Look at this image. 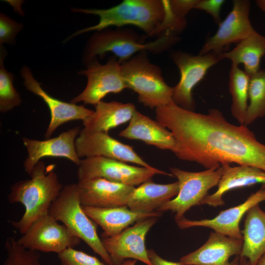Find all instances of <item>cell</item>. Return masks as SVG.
Segmentation results:
<instances>
[{"instance_id":"37","label":"cell","mask_w":265,"mask_h":265,"mask_svg":"<svg viewBox=\"0 0 265 265\" xmlns=\"http://www.w3.org/2000/svg\"><path fill=\"white\" fill-rule=\"evenodd\" d=\"M136 263V260L128 259L125 260L122 264L120 265H135Z\"/></svg>"},{"instance_id":"14","label":"cell","mask_w":265,"mask_h":265,"mask_svg":"<svg viewBox=\"0 0 265 265\" xmlns=\"http://www.w3.org/2000/svg\"><path fill=\"white\" fill-rule=\"evenodd\" d=\"M75 148L78 157H103L124 162L136 163L151 168L136 154L133 147L112 138L108 133L80 130L75 140Z\"/></svg>"},{"instance_id":"4","label":"cell","mask_w":265,"mask_h":265,"mask_svg":"<svg viewBox=\"0 0 265 265\" xmlns=\"http://www.w3.org/2000/svg\"><path fill=\"white\" fill-rule=\"evenodd\" d=\"M73 11L96 15L99 17V23L79 30L70 37L84 32L101 31L110 26L120 27L132 25L142 29L146 38L159 34V29L166 15L163 0H124L121 3L108 9H76Z\"/></svg>"},{"instance_id":"7","label":"cell","mask_w":265,"mask_h":265,"mask_svg":"<svg viewBox=\"0 0 265 265\" xmlns=\"http://www.w3.org/2000/svg\"><path fill=\"white\" fill-rule=\"evenodd\" d=\"M169 169L171 174L178 179L179 191L174 199L156 211L175 212V221L184 216L185 213L192 207L200 205L209 189L218 185L222 174L221 165L200 172H189L177 167Z\"/></svg>"},{"instance_id":"10","label":"cell","mask_w":265,"mask_h":265,"mask_svg":"<svg viewBox=\"0 0 265 265\" xmlns=\"http://www.w3.org/2000/svg\"><path fill=\"white\" fill-rule=\"evenodd\" d=\"M87 69L79 74L85 75L87 83L84 90L70 103L82 102L96 106L109 93H118L127 88L121 73V64L113 56L105 64H100L96 57L87 64Z\"/></svg>"},{"instance_id":"28","label":"cell","mask_w":265,"mask_h":265,"mask_svg":"<svg viewBox=\"0 0 265 265\" xmlns=\"http://www.w3.org/2000/svg\"><path fill=\"white\" fill-rule=\"evenodd\" d=\"M248 99L243 124L247 127L265 116V70L260 69L250 76Z\"/></svg>"},{"instance_id":"1","label":"cell","mask_w":265,"mask_h":265,"mask_svg":"<svg viewBox=\"0 0 265 265\" xmlns=\"http://www.w3.org/2000/svg\"><path fill=\"white\" fill-rule=\"evenodd\" d=\"M155 116L172 133L176 141L172 152L180 159L207 169L234 162L265 171V145L247 126L228 122L219 110L201 114L172 102L155 108Z\"/></svg>"},{"instance_id":"39","label":"cell","mask_w":265,"mask_h":265,"mask_svg":"<svg viewBox=\"0 0 265 265\" xmlns=\"http://www.w3.org/2000/svg\"><path fill=\"white\" fill-rule=\"evenodd\" d=\"M257 265H265V254L261 258Z\"/></svg>"},{"instance_id":"2","label":"cell","mask_w":265,"mask_h":265,"mask_svg":"<svg viewBox=\"0 0 265 265\" xmlns=\"http://www.w3.org/2000/svg\"><path fill=\"white\" fill-rule=\"evenodd\" d=\"M54 168V165L46 166L40 160L29 175L30 179L17 182L10 187L8 201L21 203L25 210L18 221L9 222L22 235L36 220L49 213L52 204L63 187Z\"/></svg>"},{"instance_id":"9","label":"cell","mask_w":265,"mask_h":265,"mask_svg":"<svg viewBox=\"0 0 265 265\" xmlns=\"http://www.w3.org/2000/svg\"><path fill=\"white\" fill-rule=\"evenodd\" d=\"M170 57L180 72V80L173 87V102L185 109L194 111L195 102L192 89L204 79L211 67L222 60L220 53L211 52L203 55H194L175 51L171 53Z\"/></svg>"},{"instance_id":"16","label":"cell","mask_w":265,"mask_h":265,"mask_svg":"<svg viewBox=\"0 0 265 265\" xmlns=\"http://www.w3.org/2000/svg\"><path fill=\"white\" fill-rule=\"evenodd\" d=\"M264 201H265V185L252 194L243 203L221 211L214 218L194 220L183 216L175 221L182 229L196 226L206 227L228 237L243 239L241 231L239 229L241 218L250 209Z\"/></svg>"},{"instance_id":"24","label":"cell","mask_w":265,"mask_h":265,"mask_svg":"<svg viewBox=\"0 0 265 265\" xmlns=\"http://www.w3.org/2000/svg\"><path fill=\"white\" fill-rule=\"evenodd\" d=\"M241 234L243 245L240 258L247 259L250 265H257L265 254V212L259 204L246 212Z\"/></svg>"},{"instance_id":"3","label":"cell","mask_w":265,"mask_h":265,"mask_svg":"<svg viewBox=\"0 0 265 265\" xmlns=\"http://www.w3.org/2000/svg\"><path fill=\"white\" fill-rule=\"evenodd\" d=\"M146 36L139 35L130 28L117 27L97 31L89 39L83 54V62L87 64L99 55L103 58L111 52L121 64L127 61L136 53L142 52L161 53L180 41L177 34L166 30L156 40L146 42Z\"/></svg>"},{"instance_id":"26","label":"cell","mask_w":265,"mask_h":265,"mask_svg":"<svg viewBox=\"0 0 265 265\" xmlns=\"http://www.w3.org/2000/svg\"><path fill=\"white\" fill-rule=\"evenodd\" d=\"M265 55V36L256 31L237 44L228 52L220 53L222 59H228L232 63L243 64L244 71L250 76L260 70L261 58Z\"/></svg>"},{"instance_id":"19","label":"cell","mask_w":265,"mask_h":265,"mask_svg":"<svg viewBox=\"0 0 265 265\" xmlns=\"http://www.w3.org/2000/svg\"><path fill=\"white\" fill-rule=\"evenodd\" d=\"M21 74L26 89L40 96L50 110L51 121L44 135L45 139H49L54 131L63 124L77 120L83 121L94 112V110L86 108L83 105L66 103L51 96L42 89L27 66L22 68Z\"/></svg>"},{"instance_id":"33","label":"cell","mask_w":265,"mask_h":265,"mask_svg":"<svg viewBox=\"0 0 265 265\" xmlns=\"http://www.w3.org/2000/svg\"><path fill=\"white\" fill-rule=\"evenodd\" d=\"M224 0H198L194 9L206 11L212 17L214 22L219 25L221 21L220 16L221 8Z\"/></svg>"},{"instance_id":"17","label":"cell","mask_w":265,"mask_h":265,"mask_svg":"<svg viewBox=\"0 0 265 265\" xmlns=\"http://www.w3.org/2000/svg\"><path fill=\"white\" fill-rule=\"evenodd\" d=\"M243 239L234 238L212 232L205 243L180 260L184 265H239L240 258L231 262L230 258L240 255Z\"/></svg>"},{"instance_id":"22","label":"cell","mask_w":265,"mask_h":265,"mask_svg":"<svg viewBox=\"0 0 265 265\" xmlns=\"http://www.w3.org/2000/svg\"><path fill=\"white\" fill-rule=\"evenodd\" d=\"M221 166L222 174L217 190L211 195H207L200 205L207 204L214 207L222 206L224 204L223 194L231 189L259 183L265 185V171L261 169L245 165L232 167L229 163Z\"/></svg>"},{"instance_id":"34","label":"cell","mask_w":265,"mask_h":265,"mask_svg":"<svg viewBox=\"0 0 265 265\" xmlns=\"http://www.w3.org/2000/svg\"><path fill=\"white\" fill-rule=\"evenodd\" d=\"M198 0H170L168 5L171 12L177 17L185 18L188 12L194 7Z\"/></svg>"},{"instance_id":"31","label":"cell","mask_w":265,"mask_h":265,"mask_svg":"<svg viewBox=\"0 0 265 265\" xmlns=\"http://www.w3.org/2000/svg\"><path fill=\"white\" fill-rule=\"evenodd\" d=\"M61 265H108L91 256L73 247L68 248L57 254Z\"/></svg>"},{"instance_id":"32","label":"cell","mask_w":265,"mask_h":265,"mask_svg":"<svg viewBox=\"0 0 265 265\" xmlns=\"http://www.w3.org/2000/svg\"><path fill=\"white\" fill-rule=\"evenodd\" d=\"M23 26L0 13V43H11L16 37L17 33L22 28Z\"/></svg>"},{"instance_id":"8","label":"cell","mask_w":265,"mask_h":265,"mask_svg":"<svg viewBox=\"0 0 265 265\" xmlns=\"http://www.w3.org/2000/svg\"><path fill=\"white\" fill-rule=\"evenodd\" d=\"M156 174L174 177L152 167H137L118 160L103 157L86 158L78 166V181L102 178L109 181L134 186L150 181Z\"/></svg>"},{"instance_id":"11","label":"cell","mask_w":265,"mask_h":265,"mask_svg":"<svg viewBox=\"0 0 265 265\" xmlns=\"http://www.w3.org/2000/svg\"><path fill=\"white\" fill-rule=\"evenodd\" d=\"M80 240L48 213L36 220L17 241L27 249L58 254Z\"/></svg>"},{"instance_id":"12","label":"cell","mask_w":265,"mask_h":265,"mask_svg":"<svg viewBox=\"0 0 265 265\" xmlns=\"http://www.w3.org/2000/svg\"><path fill=\"white\" fill-rule=\"evenodd\" d=\"M250 7L249 0H233L232 10L218 25L215 33L206 40L198 54L221 53L231 44H238L254 33L249 17Z\"/></svg>"},{"instance_id":"13","label":"cell","mask_w":265,"mask_h":265,"mask_svg":"<svg viewBox=\"0 0 265 265\" xmlns=\"http://www.w3.org/2000/svg\"><path fill=\"white\" fill-rule=\"evenodd\" d=\"M159 218L153 217L139 220L117 235L101 239L114 265H120L128 259L151 265L145 244V237Z\"/></svg>"},{"instance_id":"18","label":"cell","mask_w":265,"mask_h":265,"mask_svg":"<svg viewBox=\"0 0 265 265\" xmlns=\"http://www.w3.org/2000/svg\"><path fill=\"white\" fill-rule=\"evenodd\" d=\"M81 206L100 208L127 206L134 186L96 178L78 181Z\"/></svg>"},{"instance_id":"20","label":"cell","mask_w":265,"mask_h":265,"mask_svg":"<svg viewBox=\"0 0 265 265\" xmlns=\"http://www.w3.org/2000/svg\"><path fill=\"white\" fill-rule=\"evenodd\" d=\"M85 214L103 229L102 238L117 235L130 225L148 218L162 216V212H141L132 211L127 206L100 208L82 206Z\"/></svg>"},{"instance_id":"30","label":"cell","mask_w":265,"mask_h":265,"mask_svg":"<svg viewBox=\"0 0 265 265\" xmlns=\"http://www.w3.org/2000/svg\"><path fill=\"white\" fill-rule=\"evenodd\" d=\"M6 256L3 265H42L37 251L21 245L14 237H8L4 242Z\"/></svg>"},{"instance_id":"29","label":"cell","mask_w":265,"mask_h":265,"mask_svg":"<svg viewBox=\"0 0 265 265\" xmlns=\"http://www.w3.org/2000/svg\"><path fill=\"white\" fill-rule=\"evenodd\" d=\"M0 111L6 112L20 105L22 100L20 94L13 86L14 77L3 66V50L0 48Z\"/></svg>"},{"instance_id":"5","label":"cell","mask_w":265,"mask_h":265,"mask_svg":"<svg viewBox=\"0 0 265 265\" xmlns=\"http://www.w3.org/2000/svg\"><path fill=\"white\" fill-rule=\"evenodd\" d=\"M147 53H139L122 63L121 73L127 88L137 93L138 102L153 109L173 102V87L167 84L160 68L150 61Z\"/></svg>"},{"instance_id":"21","label":"cell","mask_w":265,"mask_h":265,"mask_svg":"<svg viewBox=\"0 0 265 265\" xmlns=\"http://www.w3.org/2000/svg\"><path fill=\"white\" fill-rule=\"evenodd\" d=\"M119 135L129 139L139 140L161 150L173 152L176 147L175 139L170 131L158 121L151 119L136 109L128 126L120 132Z\"/></svg>"},{"instance_id":"35","label":"cell","mask_w":265,"mask_h":265,"mask_svg":"<svg viewBox=\"0 0 265 265\" xmlns=\"http://www.w3.org/2000/svg\"><path fill=\"white\" fill-rule=\"evenodd\" d=\"M148 254L151 262L150 265H184L181 263L166 261L159 256L154 250H148Z\"/></svg>"},{"instance_id":"15","label":"cell","mask_w":265,"mask_h":265,"mask_svg":"<svg viewBox=\"0 0 265 265\" xmlns=\"http://www.w3.org/2000/svg\"><path fill=\"white\" fill-rule=\"evenodd\" d=\"M80 131V128L76 127L57 137L45 140L23 137L22 140L28 153L24 162L25 171L30 175L37 162L47 157L66 158L79 166L81 159L77 154L75 144Z\"/></svg>"},{"instance_id":"25","label":"cell","mask_w":265,"mask_h":265,"mask_svg":"<svg viewBox=\"0 0 265 265\" xmlns=\"http://www.w3.org/2000/svg\"><path fill=\"white\" fill-rule=\"evenodd\" d=\"M95 107L94 112L82 121L83 129L106 133L110 129L130 121L136 110L132 103L123 104L116 101H101Z\"/></svg>"},{"instance_id":"38","label":"cell","mask_w":265,"mask_h":265,"mask_svg":"<svg viewBox=\"0 0 265 265\" xmlns=\"http://www.w3.org/2000/svg\"><path fill=\"white\" fill-rule=\"evenodd\" d=\"M239 265H250L248 261L244 258H240Z\"/></svg>"},{"instance_id":"27","label":"cell","mask_w":265,"mask_h":265,"mask_svg":"<svg viewBox=\"0 0 265 265\" xmlns=\"http://www.w3.org/2000/svg\"><path fill=\"white\" fill-rule=\"evenodd\" d=\"M250 76L238 65L231 64L229 72V91L232 96L231 107L233 116L240 124H244L248 106Z\"/></svg>"},{"instance_id":"23","label":"cell","mask_w":265,"mask_h":265,"mask_svg":"<svg viewBox=\"0 0 265 265\" xmlns=\"http://www.w3.org/2000/svg\"><path fill=\"white\" fill-rule=\"evenodd\" d=\"M179 189L178 181L163 185L148 181L131 192L127 200V207L135 212H154L177 196Z\"/></svg>"},{"instance_id":"6","label":"cell","mask_w":265,"mask_h":265,"mask_svg":"<svg viewBox=\"0 0 265 265\" xmlns=\"http://www.w3.org/2000/svg\"><path fill=\"white\" fill-rule=\"evenodd\" d=\"M49 213L84 241L105 263L114 265L97 234L98 225L82 209L77 184L63 186L59 196L52 204Z\"/></svg>"},{"instance_id":"36","label":"cell","mask_w":265,"mask_h":265,"mask_svg":"<svg viewBox=\"0 0 265 265\" xmlns=\"http://www.w3.org/2000/svg\"><path fill=\"white\" fill-rule=\"evenodd\" d=\"M255 2L259 8L265 13V0H256Z\"/></svg>"}]
</instances>
